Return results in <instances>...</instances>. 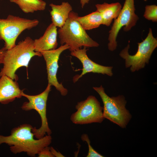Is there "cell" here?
Segmentation results:
<instances>
[{
	"label": "cell",
	"mask_w": 157,
	"mask_h": 157,
	"mask_svg": "<svg viewBox=\"0 0 157 157\" xmlns=\"http://www.w3.org/2000/svg\"><path fill=\"white\" fill-rule=\"evenodd\" d=\"M138 50L135 54H129V44L119 54L120 56L125 60L126 67L130 68L132 72L144 68L146 64L148 63L153 52L157 47V40L154 37L151 28H149L145 39L138 43Z\"/></svg>",
	"instance_id": "5b68a950"
},
{
	"label": "cell",
	"mask_w": 157,
	"mask_h": 157,
	"mask_svg": "<svg viewBox=\"0 0 157 157\" xmlns=\"http://www.w3.org/2000/svg\"><path fill=\"white\" fill-rule=\"evenodd\" d=\"M81 138L82 141L86 142L88 147V151L86 157H103V156L99 154L92 148L90 144V140L88 135L85 134H83Z\"/></svg>",
	"instance_id": "d6986e66"
},
{
	"label": "cell",
	"mask_w": 157,
	"mask_h": 157,
	"mask_svg": "<svg viewBox=\"0 0 157 157\" xmlns=\"http://www.w3.org/2000/svg\"><path fill=\"white\" fill-rule=\"evenodd\" d=\"M77 19L85 30L97 28L102 24V17L97 10L83 16H78Z\"/></svg>",
	"instance_id": "e0dca14e"
},
{
	"label": "cell",
	"mask_w": 157,
	"mask_h": 157,
	"mask_svg": "<svg viewBox=\"0 0 157 157\" xmlns=\"http://www.w3.org/2000/svg\"><path fill=\"white\" fill-rule=\"evenodd\" d=\"M95 6L102 17V24L107 26H110L113 20L118 17L122 8L119 2L111 3L104 2L96 4Z\"/></svg>",
	"instance_id": "5bb4252c"
},
{
	"label": "cell",
	"mask_w": 157,
	"mask_h": 157,
	"mask_svg": "<svg viewBox=\"0 0 157 157\" xmlns=\"http://www.w3.org/2000/svg\"><path fill=\"white\" fill-rule=\"evenodd\" d=\"M135 10L134 0H125L119 16L114 19L109 32L108 47L110 51H113L117 48V37L122 27L124 31L127 32L136 25L139 17L135 14Z\"/></svg>",
	"instance_id": "ba28073f"
},
{
	"label": "cell",
	"mask_w": 157,
	"mask_h": 157,
	"mask_svg": "<svg viewBox=\"0 0 157 157\" xmlns=\"http://www.w3.org/2000/svg\"><path fill=\"white\" fill-rule=\"evenodd\" d=\"M50 151L54 157H62L64 156L59 151H57L52 147H50Z\"/></svg>",
	"instance_id": "44dd1931"
},
{
	"label": "cell",
	"mask_w": 157,
	"mask_h": 157,
	"mask_svg": "<svg viewBox=\"0 0 157 157\" xmlns=\"http://www.w3.org/2000/svg\"><path fill=\"white\" fill-rule=\"evenodd\" d=\"M36 56L42 55L40 52L35 51L34 40L29 37H26L12 48L6 50L3 66L0 71V77L6 76L17 81L18 78L15 73L16 71L22 67H27L31 59Z\"/></svg>",
	"instance_id": "7a4b0ae2"
},
{
	"label": "cell",
	"mask_w": 157,
	"mask_h": 157,
	"mask_svg": "<svg viewBox=\"0 0 157 157\" xmlns=\"http://www.w3.org/2000/svg\"><path fill=\"white\" fill-rule=\"evenodd\" d=\"M38 154L39 157H54L49 146L43 149Z\"/></svg>",
	"instance_id": "ffe728a7"
},
{
	"label": "cell",
	"mask_w": 157,
	"mask_h": 157,
	"mask_svg": "<svg viewBox=\"0 0 157 157\" xmlns=\"http://www.w3.org/2000/svg\"><path fill=\"white\" fill-rule=\"evenodd\" d=\"M78 14L71 11L64 25L58 30V34L61 45L66 44L71 51L76 50L82 47H97L99 44L92 40L78 21Z\"/></svg>",
	"instance_id": "3957f363"
},
{
	"label": "cell",
	"mask_w": 157,
	"mask_h": 157,
	"mask_svg": "<svg viewBox=\"0 0 157 157\" xmlns=\"http://www.w3.org/2000/svg\"><path fill=\"white\" fill-rule=\"evenodd\" d=\"M149 20L154 22H157V6L155 5H146L143 15Z\"/></svg>",
	"instance_id": "ac0fdd59"
},
{
	"label": "cell",
	"mask_w": 157,
	"mask_h": 157,
	"mask_svg": "<svg viewBox=\"0 0 157 157\" xmlns=\"http://www.w3.org/2000/svg\"><path fill=\"white\" fill-rule=\"evenodd\" d=\"M88 49L83 47L76 50L71 51V56L77 58L81 62L83 65L82 72L79 75L74 76L73 81L74 83L87 73L92 72L106 74L110 76L113 75V67L106 66L97 64L92 60L87 55Z\"/></svg>",
	"instance_id": "8fae6325"
},
{
	"label": "cell",
	"mask_w": 157,
	"mask_h": 157,
	"mask_svg": "<svg viewBox=\"0 0 157 157\" xmlns=\"http://www.w3.org/2000/svg\"><path fill=\"white\" fill-rule=\"evenodd\" d=\"M37 19H31L9 15L6 19L0 18V40L4 42V47L9 49L16 45L17 38L26 30H30L39 24Z\"/></svg>",
	"instance_id": "8992f818"
},
{
	"label": "cell",
	"mask_w": 157,
	"mask_h": 157,
	"mask_svg": "<svg viewBox=\"0 0 157 157\" xmlns=\"http://www.w3.org/2000/svg\"><path fill=\"white\" fill-rule=\"evenodd\" d=\"M51 10L50 12L52 23L56 27H62L68 19L72 8L68 2H63L60 5L51 3L49 4Z\"/></svg>",
	"instance_id": "9a60e30c"
},
{
	"label": "cell",
	"mask_w": 157,
	"mask_h": 157,
	"mask_svg": "<svg viewBox=\"0 0 157 157\" xmlns=\"http://www.w3.org/2000/svg\"><path fill=\"white\" fill-rule=\"evenodd\" d=\"M6 50L4 47L0 49V64L3 63L5 53Z\"/></svg>",
	"instance_id": "7402d4cb"
},
{
	"label": "cell",
	"mask_w": 157,
	"mask_h": 157,
	"mask_svg": "<svg viewBox=\"0 0 157 157\" xmlns=\"http://www.w3.org/2000/svg\"><path fill=\"white\" fill-rule=\"evenodd\" d=\"M75 108L76 111L70 118L74 124L83 125L101 123L104 119L103 107L93 96L90 95L85 100L78 102Z\"/></svg>",
	"instance_id": "9c48e42d"
},
{
	"label": "cell",
	"mask_w": 157,
	"mask_h": 157,
	"mask_svg": "<svg viewBox=\"0 0 157 157\" xmlns=\"http://www.w3.org/2000/svg\"><path fill=\"white\" fill-rule=\"evenodd\" d=\"M23 90L20 89L17 81L6 76L0 77V103L6 104L22 97Z\"/></svg>",
	"instance_id": "7c38bea8"
},
{
	"label": "cell",
	"mask_w": 157,
	"mask_h": 157,
	"mask_svg": "<svg viewBox=\"0 0 157 157\" xmlns=\"http://www.w3.org/2000/svg\"><path fill=\"white\" fill-rule=\"evenodd\" d=\"M33 128L31 125L26 124L13 128L9 135H0V145L2 143L7 144L14 154L25 152L28 156L35 157L43 149L49 146L52 139L51 135H47L35 139L32 132Z\"/></svg>",
	"instance_id": "6da1fadb"
},
{
	"label": "cell",
	"mask_w": 157,
	"mask_h": 157,
	"mask_svg": "<svg viewBox=\"0 0 157 157\" xmlns=\"http://www.w3.org/2000/svg\"><path fill=\"white\" fill-rule=\"evenodd\" d=\"M51 85L48 83L45 89L40 94L35 95H29L22 92V95L27 98L28 101L24 102L21 108L25 111L34 110L39 114L41 119V125L38 129L33 127L32 132L37 139L43 137L46 134L52 133L49 128L47 117V103L49 93L51 90Z\"/></svg>",
	"instance_id": "52a82bcc"
},
{
	"label": "cell",
	"mask_w": 157,
	"mask_h": 157,
	"mask_svg": "<svg viewBox=\"0 0 157 157\" xmlns=\"http://www.w3.org/2000/svg\"><path fill=\"white\" fill-rule=\"evenodd\" d=\"M68 45L65 44L54 49L42 51L40 52L45 61L48 83L54 86L63 96L68 93L67 89L58 81L57 74L58 68V61L61 54L64 51L69 49Z\"/></svg>",
	"instance_id": "30bf717a"
},
{
	"label": "cell",
	"mask_w": 157,
	"mask_h": 157,
	"mask_svg": "<svg viewBox=\"0 0 157 157\" xmlns=\"http://www.w3.org/2000/svg\"><path fill=\"white\" fill-rule=\"evenodd\" d=\"M58 30L57 27L52 23L47 27L43 35L34 40L35 51L40 52L57 48Z\"/></svg>",
	"instance_id": "4fadbf2b"
},
{
	"label": "cell",
	"mask_w": 157,
	"mask_h": 157,
	"mask_svg": "<svg viewBox=\"0 0 157 157\" xmlns=\"http://www.w3.org/2000/svg\"><path fill=\"white\" fill-rule=\"evenodd\" d=\"M144 1H146L147 0H144Z\"/></svg>",
	"instance_id": "cb8c5ba5"
},
{
	"label": "cell",
	"mask_w": 157,
	"mask_h": 157,
	"mask_svg": "<svg viewBox=\"0 0 157 157\" xmlns=\"http://www.w3.org/2000/svg\"><path fill=\"white\" fill-rule=\"evenodd\" d=\"M19 6L24 13H33L38 11L44 10L46 3L42 0H10Z\"/></svg>",
	"instance_id": "2e32d148"
},
{
	"label": "cell",
	"mask_w": 157,
	"mask_h": 157,
	"mask_svg": "<svg viewBox=\"0 0 157 157\" xmlns=\"http://www.w3.org/2000/svg\"><path fill=\"white\" fill-rule=\"evenodd\" d=\"M89 1L90 0H80V3L82 8H83L86 4L89 3Z\"/></svg>",
	"instance_id": "603a6c76"
},
{
	"label": "cell",
	"mask_w": 157,
	"mask_h": 157,
	"mask_svg": "<svg viewBox=\"0 0 157 157\" xmlns=\"http://www.w3.org/2000/svg\"><path fill=\"white\" fill-rule=\"evenodd\" d=\"M99 94L104 104L103 116L122 128L126 127L131 115L125 108L126 101L123 95L110 97L105 93L102 85L93 87Z\"/></svg>",
	"instance_id": "277c9868"
}]
</instances>
